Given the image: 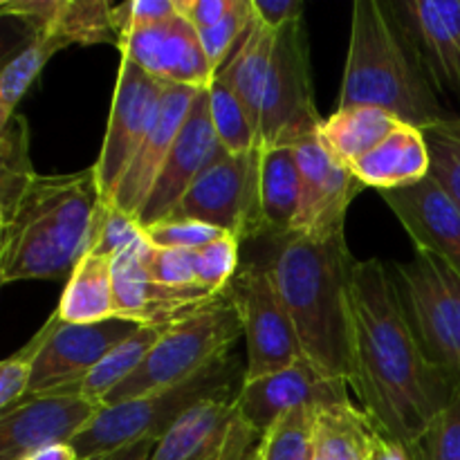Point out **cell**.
Wrapping results in <instances>:
<instances>
[{
  "instance_id": "1",
  "label": "cell",
  "mask_w": 460,
  "mask_h": 460,
  "mask_svg": "<svg viewBox=\"0 0 460 460\" xmlns=\"http://www.w3.org/2000/svg\"><path fill=\"white\" fill-rule=\"evenodd\" d=\"M350 389L380 434L409 454L436 413L458 394L431 367L411 331L394 274L382 261H358L350 281Z\"/></svg>"
},
{
  "instance_id": "2",
  "label": "cell",
  "mask_w": 460,
  "mask_h": 460,
  "mask_svg": "<svg viewBox=\"0 0 460 460\" xmlns=\"http://www.w3.org/2000/svg\"><path fill=\"white\" fill-rule=\"evenodd\" d=\"M272 243L265 265L290 313L304 358L322 376L350 385V281L358 261L346 234L323 241L288 234Z\"/></svg>"
},
{
  "instance_id": "3",
  "label": "cell",
  "mask_w": 460,
  "mask_h": 460,
  "mask_svg": "<svg viewBox=\"0 0 460 460\" xmlns=\"http://www.w3.org/2000/svg\"><path fill=\"white\" fill-rule=\"evenodd\" d=\"M102 202L93 166L70 175H39L13 218L0 227L3 283L70 279L88 252Z\"/></svg>"
},
{
  "instance_id": "4",
  "label": "cell",
  "mask_w": 460,
  "mask_h": 460,
  "mask_svg": "<svg viewBox=\"0 0 460 460\" xmlns=\"http://www.w3.org/2000/svg\"><path fill=\"white\" fill-rule=\"evenodd\" d=\"M377 106L429 130L449 119L427 76L400 36L385 3L358 0L337 108Z\"/></svg>"
},
{
  "instance_id": "5",
  "label": "cell",
  "mask_w": 460,
  "mask_h": 460,
  "mask_svg": "<svg viewBox=\"0 0 460 460\" xmlns=\"http://www.w3.org/2000/svg\"><path fill=\"white\" fill-rule=\"evenodd\" d=\"M245 382L241 359L229 353L191 380L128 402L103 407L102 413L70 443L79 460L112 456L142 440H160L189 409L205 400L236 398Z\"/></svg>"
},
{
  "instance_id": "6",
  "label": "cell",
  "mask_w": 460,
  "mask_h": 460,
  "mask_svg": "<svg viewBox=\"0 0 460 460\" xmlns=\"http://www.w3.org/2000/svg\"><path fill=\"white\" fill-rule=\"evenodd\" d=\"M241 337V319L225 292L218 304L166 328L142 367L108 395L106 407L160 394L191 380L211 364L227 358Z\"/></svg>"
},
{
  "instance_id": "7",
  "label": "cell",
  "mask_w": 460,
  "mask_h": 460,
  "mask_svg": "<svg viewBox=\"0 0 460 460\" xmlns=\"http://www.w3.org/2000/svg\"><path fill=\"white\" fill-rule=\"evenodd\" d=\"M391 274L422 353L460 391V272L429 252H416Z\"/></svg>"
},
{
  "instance_id": "8",
  "label": "cell",
  "mask_w": 460,
  "mask_h": 460,
  "mask_svg": "<svg viewBox=\"0 0 460 460\" xmlns=\"http://www.w3.org/2000/svg\"><path fill=\"white\" fill-rule=\"evenodd\" d=\"M323 117L314 106L308 39L304 18L277 31L272 66L265 85L259 124V148L296 146L317 135Z\"/></svg>"
},
{
  "instance_id": "9",
  "label": "cell",
  "mask_w": 460,
  "mask_h": 460,
  "mask_svg": "<svg viewBox=\"0 0 460 460\" xmlns=\"http://www.w3.org/2000/svg\"><path fill=\"white\" fill-rule=\"evenodd\" d=\"M227 296L236 308L247 344L245 380L272 376L301 362L299 337L265 263L241 265Z\"/></svg>"
},
{
  "instance_id": "10",
  "label": "cell",
  "mask_w": 460,
  "mask_h": 460,
  "mask_svg": "<svg viewBox=\"0 0 460 460\" xmlns=\"http://www.w3.org/2000/svg\"><path fill=\"white\" fill-rule=\"evenodd\" d=\"M259 178L261 148L247 155L225 153L191 184L169 218L211 225L241 243L263 236Z\"/></svg>"
},
{
  "instance_id": "11",
  "label": "cell",
  "mask_w": 460,
  "mask_h": 460,
  "mask_svg": "<svg viewBox=\"0 0 460 460\" xmlns=\"http://www.w3.org/2000/svg\"><path fill=\"white\" fill-rule=\"evenodd\" d=\"M164 85L166 84L144 72L133 61L121 58L111 115H108L106 137H103L99 160L93 166L103 202H112L130 162L137 155L155 119Z\"/></svg>"
},
{
  "instance_id": "12",
  "label": "cell",
  "mask_w": 460,
  "mask_h": 460,
  "mask_svg": "<svg viewBox=\"0 0 460 460\" xmlns=\"http://www.w3.org/2000/svg\"><path fill=\"white\" fill-rule=\"evenodd\" d=\"M436 94L460 102V0L385 3Z\"/></svg>"
},
{
  "instance_id": "13",
  "label": "cell",
  "mask_w": 460,
  "mask_h": 460,
  "mask_svg": "<svg viewBox=\"0 0 460 460\" xmlns=\"http://www.w3.org/2000/svg\"><path fill=\"white\" fill-rule=\"evenodd\" d=\"M52 314L54 326L34 362L27 395L66 394L139 328V323L121 317L99 323H66L57 310Z\"/></svg>"
},
{
  "instance_id": "14",
  "label": "cell",
  "mask_w": 460,
  "mask_h": 460,
  "mask_svg": "<svg viewBox=\"0 0 460 460\" xmlns=\"http://www.w3.org/2000/svg\"><path fill=\"white\" fill-rule=\"evenodd\" d=\"M261 438L236 398L205 400L157 440L151 460H250Z\"/></svg>"
},
{
  "instance_id": "15",
  "label": "cell",
  "mask_w": 460,
  "mask_h": 460,
  "mask_svg": "<svg viewBox=\"0 0 460 460\" xmlns=\"http://www.w3.org/2000/svg\"><path fill=\"white\" fill-rule=\"evenodd\" d=\"M299 164V209L292 234L305 238H332L344 234L346 211L364 184L350 166L337 162L317 135L295 146Z\"/></svg>"
},
{
  "instance_id": "16",
  "label": "cell",
  "mask_w": 460,
  "mask_h": 460,
  "mask_svg": "<svg viewBox=\"0 0 460 460\" xmlns=\"http://www.w3.org/2000/svg\"><path fill=\"white\" fill-rule=\"evenodd\" d=\"M103 404L79 394L27 395L0 411V460H18L52 445H70Z\"/></svg>"
},
{
  "instance_id": "17",
  "label": "cell",
  "mask_w": 460,
  "mask_h": 460,
  "mask_svg": "<svg viewBox=\"0 0 460 460\" xmlns=\"http://www.w3.org/2000/svg\"><path fill=\"white\" fill-rule=\"evenodd\" d=\"M121 58H128L162 84L209 90L218 72L211 66L196 27L180 13L155 25L130 30L119 39Z\"/></svg>"
},
{
  "instance_id": "18",
  "label": "cell",
  "mask_w": 460,
  "mask_h": 460,
  "mask_svg": "<svg viewBox=\"0 0 460 460\" xmlns=\"http://www.w3.org/2000/svg\"><path fill=\"white\" fill-rule=\"evenodd\" d=\"M346 380L322 376L308 359L292 364L283 371L259 380H245L236 395V402L245 420L261 434L295 409H323L332 404L353 402Z\"/></svg>"
},
{
  "instance_id": "19",
  "label": "cell",
  "mask_w": 460,
  "mask_h": 460,
  "mask_svg": "<svg viewBox=\"0 0 460 460\" xmlns=\"http://www.w3.org/2000/svg\"><path fill=\"white\" fill-rule=\"evenodd\" d=\"M225 153L227 151L220 146L214 126H211L207 90H200L173 148H171V155L162 169V175L157 178L155 189L139 214L142 227H151V225L169 218L184 193L191 189V184Z\"/></svg>"
},
{
  "instance_id": "20",
  "label": "cell",
  "mask_w": 460,
  "mask_h": 460,
  "mask_svg": "<svg viewBox=\"0 0 460 460\" xmlns=\"http://www.w3.org/2000/svg\"><path fill=\"white\" fill-rule=\"evenodd\" d=\"M198 93L200 90L189 88V85H164L155 119H153L137 155L130 162L111 205L119 207L121 211L139 220V214H142L144 205H146L153 189H155L157 178L162 175V169L169 160L171 148H173L175 139H178L180 130L187 121Z\"/></svg>"
},
{
  "instance_id": "21",
  "label": "cell",
  "mask_w": 460,
  "mask_h": 460,
  "mask_svg": "<svg viewBox=\"0 0 460 460\" xmlns=\"http://www.w3.org/2000/svg\"><path fill=\"white\" fill-rule=\"evenodd\" d=\"M382 198L407 229L416 252H429L460 272V207L434 175L413 187L382 191Z\"/></svg>"
},
{
  "instance_id": "22",
  "label": "cell",
  "mask_w": 460,
  "mask_h": 460,
  "mask_svg": "<svg viewBox=\"0 0 460 460\" xmlns=\"http://www.w3.org/2000/svg\"><path fill=\"white\" fill-rule=\"evenodd\" d=\"M0 13L22 21L30 31H54L67 45L119 43L106 0H4Z\"/></svg>"
},
{
  "instance_id": "23",
  "label": "cell",
  "mask_w": 460,
  "mask_h": 460,
  "mask_svg": "<svg viewBox=\"0 0 460 460\" xmlns=\"http://www.w3.org/2000/svg\"><path fill=\"white\" fill-rule=\"evenodd\" d=\"M350 171L364 187H373L380 193L420 184L431 175L425 130L400 124L371 153L359 157Z\"/></svg>"
},
{
  "instance_id": "24",
  "label": "cell",
  "mask_w": 460,
  "mask_h": 460,
  "mask_svg": "<svg viewBox=\"0 0 460 460\" xmlns=\"http://www.w3.org/2000/svg\"><path fill=\"white\" fill-rule=\"evenodd\" d=\"M400 124L404 121L377 106L337 108L328 119L322 121L317 137L337 162L353 166L359 157L371 153L382 139L389 137Z\"/></svg>"
},
{
  "instance_id": "25",
  "label": "cell",
  "mask_w": 460,
  "mask_h": 460,
  "mask_svg": "<svg viewBox=\"0 0 460 460\" xmlns=\"http://www.w3.org/2000/svg\"><path fill=\"white\" fill-rule=\"evenodd\" d=\"M57 313L66 323H99L119 317L112 261L85 252L67 279Z\"/></svg>"
},
{
  "instance_id": "26",
  "label": "cell",
  "mask_w": 460,
  "mask_h": 460,
  "mask_svg": "<svg viewBox=\"0 0 460 460\" xmlns=\"http://www.w3.org/2000/svg\"><path fill=\"white\" fill-rule=\"evenodd\" d=\"M274 43H277V31L254 18L245 39L238 43L236 52L218 72L245 106L256 133H259L261 108H263L265 85H268L270 66H272Z\"/></svg>"
},
{
  "instance_id": "27",
  "label": "cell",
  "mask_w": 460,
  "mask_h": 460,
  "mask_svg": "<svg viewBox=\"0 0 460 460\" xmlns=\"http://www.w3.org/2000/svg\"><path fill=\"white\" fill-rule=\"evenodd\" d=\"M259 193L265 234L272 238L292 234L299 209V164L295 146L261 151Z\"/></svg>"
},
{
  "instance_id": "28",
  "label": "cell",
  "mask_w": 460,
  "mask_h": 460,
  "mask_svg": "<svg viewBox=\"0 0 460 460\" xmlns=\"http://www.w3.org/2000/svg\"><path fill=\"white\" fill-rule=\"evenodd\" d=\"M376 431L371 418L353 402L319 409L314 456L319 460H371Z\"/></svg>"
},
{
  "instance_id": "29",
  "label": "cell",
  "mask_w": 460,
  "mask_h": 460,
  "mask_svg": "<svg viewBox=\"0 0 460 460\" xmlns=\"http://www.w3.org/2000/svg\"><path fill=\"white\" fill-rule=\"evenodd\" d=\"M166 328L160 326H139L128 340H124L121 344H117L79 385L72 386L66 394H79L84 398L93 400L106 407V400L112 391L119 389L139 367L146 359V355L151 353L153 346L160 341L162 332Z\"/></svg>"
},
{
  "instance_id": "30",
  "label": "cell",
  "mask_w": 460,
  "mask_h": 460,
  "mask_svg": "<svg viewBox=\"0 0 460 460\" xmlns=\"http://www.w3.org/2000/svg\"><path fill=\"white\" fill-rule=\"evenodd\" d=\"M36 178L39 173L30 157V126L16 112L0 128V227L13 218Z\"/></svg>"
},
{
  "instance_id": "31",
  "label": "cell",
  "mask_w": 460,
  "mask_h": 460,
  "mask_svg": "<svg viewBox=\"0 0 460 460\" xmlns=\"http://www.w3.org/2000/svg\"><path fill=\"white\" fill-rule=\"evenodd\" d=\"M66 48H70L67 40H63L54 31H30L27 43L4 63L0 72V128L16 115L18 103L31 88V84L39 79L40 70L48 66L49 58Z\"/></svg>"
},
{
  "instance_id": "32",
  "label": "cell",
  "mask_w": 460,
  "mask_h": 460,
  "mask_svg": "<svg viewBox=\"0 0 460 460\" xmlns=\"http://www.w3.org/2000/svg\"><path fill=\"white\" fill-rule=\"evenodd\" d=\"M209 97V117L220 146L232 155H247L259 148V133L247 115L245 106L225 76L216 75L214 84L207 90Z\"/></svg>"
},
{
  "instance_id": "33",
  "label": "cell",
  "mask_w": 460,
  "mask_h": 460,
  "mask_svg": "<svg viewBox=\"0 0 460 460\" xmlns=\"http://www.w3.org/2000/svg\"><path fill=\"white\" fill-rule=\"evenodd\" d=\"M317 411L301 407L279 418L265 431L250 460H314Z\"/></svg>"
},
{
  "instance_id": "34",
  "label": "cell",
  "mask_w": 460,
  "mask_h": 460,
  "mask_svg": "<svg viewBox=\"0 0 460 460\" xmlns=\"http://www.w3.org/2000/svg\"><path fill=\"white\" fill-rule=\"evenodd\" d=\"M144 238V227L135 216L126 214L111 202H102L94 216L93 236H90V254L115 259L124 250L133 247Z\"/></svg>"
},
{
  "instance_id": "35",
  "label": "cell",
  "mask_w": 460,
  "mask_h": 460,
  "mask_svg": "<svg viewBox=\"0 0 460 460\" xmlns=\"http://www.w3.org/2000/svg\"><path fill=\"white\" fill-rule=\"evenodd\" d=\"M431 155V175L460 207V117H449L425 130Z\"/></svg>"
},
{
  "instance_id": "36",
  "label": "cell",
  "mask_w": 460,
  "mask_h": 460,
  "mask_svg": "<svg viewBox=\"0 0 460 460\" xmlns=\"http://www.w3.org/2000/svg\"><path fill=\"white\" fill-rule=\"evenodd\" d=\"M238 250H241V241L232 234H223L209 245L191 252L198 286L216 292V295L227 292L229 283L234 281L238 268H241L238 265Z\"/></svg>"
},
{
  "instance_id": "37",
  "label": "cell",
  "mask_w": 460,
  "mask_h": 460,
  "mask_svg": "<svg viewBox=\"0 0 460 460\" xmlns=\"http://www.w3.org/2000/svg\"><path fill=\"white\" fill-rule=\"evenodd\" d=\"M254 18L256 13L252 0H234L232 9H229L223 21L198 31L202 48H205L207 57H209L216 72L223 70L225 63L232 58L234 45L245 39Z\"/></svg>"
},
{
  "instance_id": "38",
  "label": "cell",
  "mask_w": 460,
  "mask_h": 460,
  "mask_svg": "<svg viewBox=\"0 0 460 460\" xmlns=\"http://www.w3.org/2000/svg\"><path fill=\"white\" fill-rule=\"evenodd\" d=\"M52 326L54 314H49V319L43 323V328H40L18 353H13L12 358H7L3 362V367H0V411L13 407V404L21 402L27 395L31 373H34V362L36 358H39L43 344L48 341Z\"/></svg>"
},
{
  "instance_id": "39",
  "label": "cell",
  "mask_w": 460,
  "mask_h": 460,
  "mask_svg": "<svg viewBox=\"0 0 460 460\" xmlns=\"http://www.w3.org/2000/svg\"><path fill=\"white\" fill-rule=\"evenodd\" d=\"M409 456L411 460H460V391L436 413Z\"/></svg>"
},
{
  "instance_id": "40",
  "label": "cell",
  "mask_w": 460,
  "mask_h": 460,
  "mask_svg": "<svg viewBox=\"0 0 460 460\" xmlns=\"http://www.w3.org/2000/svg\"><path fill=\"white\" fill-rule=\"evenodd\" d=\"M146 241L153 247H162V250H187L196 252L200 247L209 245L211 241L220 238L223 229H216L211 225L196 223V220H182V218H166L162 223L144 227Z\"/></svg>"
},
{
  "instance_id": "41",
  "label": "cell",
  "mask_w": 460,
  "mask_h": 460,
  "mask_svg": "<svg viewBox=\"0 0 460 460\" xmlns=\"http://www.w3.org/2000/svg\"><path fill=\"white\" fill-rule=\"evenodd\" d=\"M146 270L148 277L160 286L178 288V290L200 288L196 281V272H193L191 252L187 250H162V247H153L148 243Z\"/></svg>"
},
{
  "instance_id": "42",
  "label": "cell",
  "mask_w": 460,
  "mask_h": 460,
  "mask_svg": "<svg viewBox=\"0 0 460 460\" xmlns=\"http://www.w3.org/2000/svg\"><path fill=\"white\" fill-rule=\"evenodd\" d=\"M175 13H178L175 0H126V3L112 4V27H115L117 39H121L130 30L155 25Z\"/></svg>"
},
{
  "instance_id": "43",
  "label": "cell",
  "mask_w": 460,
  "mask_h": 460,
  "mask_svg": "<svg viewBox=\"0 0 460 460\" xmlns=\"http://www.w3.org/2000/svg\"><path fill=\"white\" fill-rule=\"evenodd\" d=\"M232 4L234 0H175L178 13L189 25L196 27V31H202L223 21Z\"/></svg>"
},
{
  "instance_id": "44",
  "label": "cell",
  "mask_w": 460,
  "mask_h": 460,
  "mask_svg": "<svg viewBox=\"0 0 460 460\" xmlns=\"http://www.w3.org/2000/svg\"><path fill=\"white\" fill-rule=\"evenodd\" d=\"M252 4H254L256 18L274 31L290 25L292 21L304 18L301 0H252Z\"/></svg>"
},
{
  "instance_id": "45",
  "label": "cell",
  "mask_w": 460,
  "mask_h": 460,
  "mask_svg": "<svg viewBox=\"0 0 460 460\" xmlns=\"http://www.w3.org/2000/svg\"><path fill=\"white\" fill-rule=\"evenodd\" d=\"M371 460H411L407 449L400 443H395L389 436L376 431V438H373L371 447Z\"/></svg>"
},
{
  "instance_id": "46",
  "label": "cell",
  "mask_w": 460,
  "mask_h": 460,
  "mask_svg": "<svg viewBox=\"0 0 460 460\" xmlns=\"http://www.w3.org/2000/svg\"><path fill=\"white\" fill-rule=\"evenodd\" d=\"M155 447L157 440H142V443H135L130 447L119 449V452L112 454L108 460H151Z\"/></svg>"
},
{
  "instance_id": "47",
  "label": "cell",
  "mask_w": 460,
  "mask_h": 460,
  "mask_svg": "<svg viewBox=\"0 0 460 460\" xmlns=\"http://www.w3.org/2000/svg\"><path fill=\"white\" fill-rule=\"evenodd\" d=\"M18 460H79V456L70 445H52V447L39 449V452H31Z\"/></svg>"
},
{
  "instance_id": "48",
  "label": "cell",
  "mask_w": 460,
  "mask_h": 460,
  "mask_svg": "<svg viewBox=\"0 0 460 460\" xmlns=\"http://www.w3.org/2000/svg\"><path fill=\"white\" fill-rule=\"evenodd\" d=\"M111 456H99V458H90V460H108Z\"/></svg>"
}]
</instances>
